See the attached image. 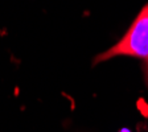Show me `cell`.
Masks as SVG:
<instances>
[{"mask_svg":"<svg viewBox=\"0 0 148 132\" xmlns=\"http://www.w3.org/2000/svg\"><path fill=\"white\" fill-rule=\"evenodd\" d=\"M120 55L135 57L148 65V3L140 9L124 36L94 58V65Z\"/></svg>","mask_w":148,"mask_h":132,"instance_id":"6da1fadb","label":"cell"}]
</instances>
